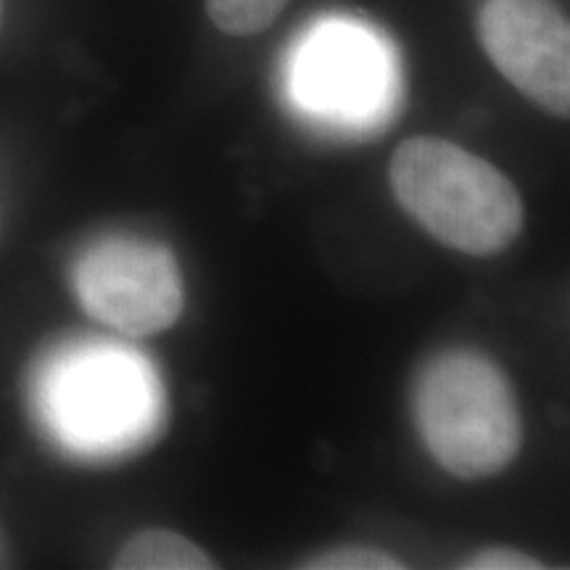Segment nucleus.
Returning <instances> with one entry per match:
<instances>
[{
  "label": "nucleus",
  "mask_w": 570,
  "mask_h": 570,
  "mask_svg": "<svg viewBox=\"0 0 570 570\" xmlns=\"http://www.w3.org/2000/svg\"><path fill=\"white\" fill-rule=\"evenodd\" d=\"M71 283L82 309L125 336L161 333L183 315L180 267L151 240H98L77 259Z\"/></svg>",
  "instance_id": "obj_4"
},
{
  "label": "nucleus",
  "mask_w": 570,
  "mask_h": 570,
  "mask_svg": "<svg viewBox=\"0 0 570 570\" xmlns=\"http://www.w3.org/2000/svg\"><path fill=\"white\" fill-rule=\"evenodd\" d=\"M291 82L306 111L362 125L389 101V56L362 27L325 24L304 40Z\"/></svg>",
  "instance_id": "obj_6"
},
{
  "label": "nucleus",
  "mask_w": 570,
  "mask_h": 570,
  "mask_svg": "<svg viewBox=\"0 0 570 570\" xmlns=\"http://www.w3.org/2000/svg\"><path fill=\"white\" fill-rule=\"evenodd\" d=\"M412 407L428 452L458 479L502 473L523 444L510 381L475 352L458 348L433 356L420 370Z\"/></svg>",
  "instance_id": "obj_3"
},
{
  "label": "nucleus",
  "mask_w": 570,
  "mask_h": 570,
  "mask_svg": "<svg viewBox=\"0 0 570 570\" xmlns=\"http://www.w3.org/2000/svg\"><path fill=\"white\" fill-rule=\"evenodd\" d=\"M119 570H212L214 562L202 547L183 533L151 529L127 541L114 558Z\"/></svg>",
  "instance_id": "obj_7"
},
{
  "label": "nucleus",
  "mask_w": 570,
  "mask_h": 570,
  "mask_svg": "<svg viewBox=\"0 0 570 570\" xmlns=\"http://www.w3.org/2000/svg\"><path fill=\"white\" fill-rule=\"evenodd\" d=\"M389 175L402 209L454 252L494 256L523 230V202L508 175L444 138L404 140Z\"/></svg>",
  "instance_id": "obj_2"
},
{
  "label": "nucleus",
  "mask_w": 570,
  "mask_h": 570,
  "mask_svg": "<svg viewBox=\"0 0 570 570\" xmlns=\"http://www.w3.org/2000/svg\"><path fill=\"white\" fill-rule=\"evenodd\" d=\"M159 381L127 346L77 341L42 362L35 407L59 444L80 458L130 452L159 425Z\"/></svg>",
  "instance_id": "obj_1"
},
{
  "label": "nucleus",
  "mask_w": 570,
  "mask_h": 570,
  "mask_svg": "<svg viewBox=\"0 0 570 570\" xmlns=\"http://www.w3.org/2000/svg\"><path fill=\"white\" fill-rule=\"evenodd\" d=\"M479 38L512 88L554 117H568L570 27L552 0H487Z\"/></svg>",
  "instance_id": "obj_5"
},
{
  "label": "nucleus",
  "mask_w": 570,
  "mask_h": 570,
  "mask_svg": "<svg viewBox=\"0 0 570 570\" xmlns=\"http://www.w3.org/2000/svg\"><path fill=\"white\" fill-rule=\"evenodd\" d=\"M309 570H402L404 562H399L394 554L375 550V547H336V550L317 554L304 562Z\"/></svg>",
  "instance_id": "obj_9"
},
{
  "label": "nucleus",
  "mask_w": 570,
  "mask_h": 570,
  "mask_svg": "<svg viewBox=\"0 0 570 570\" xmlns=\"http://www.w3.org/2000/svg\"><path fill=\"white\" fill-rule=\"evenodd\" d=\"M468 570H541L544 566L531 554H523L508 547H491V550L475 552L473 558L462 562Z\"/></svg>",
  "instance_id": "obj_10"
},
{
  "label": "nucleus",
  "mask_w": 570,
  "mask_h": 570,
  "mask_svg": "<svg viewBox=\"0 0 570 570\" xmlns=\"http://www.w3.org/2000/svg\"><path fill=\"white\" fill-rule=\"evenodd\" d=\"M288 0H206V13L219 30L235 38L265 32Z\"/></svg>",
  "instance_id": "obj_8"
}]
</instances>
